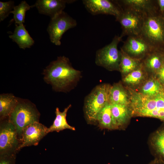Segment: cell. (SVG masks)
<instances>
[{
  "mask_svg": "<svg viewBox=\"0 0 164 164\" xmlns=\"http://www.w3.org/2000/svg\"><path fill=\"white\" fill-rule=\"evenodd\" d=\"M121 39L120 36L116 35L110 43L97 50L95 59L97 65L110 71H119L121 53L118 46Z\"/></svg>",
  "mask_w": 164,
  "mask_h": 164,
  "instance_id": "8992f818",
  "label": "cell"
},
{
  "mask_svg": "<svg viewBox=\"0 0 164 164\" xmlns=\"http://www.w3.org/2000/svg\"><path fill=\"white\" fill-rule=\"evenodd\" d=\"M48 133V128L39 122L29 125L23 131L20 149L25 147L37 145L40 140Z\"/></svg>",
  "mask_w": 164,
  "mask_h": 164,
  "instance_id": "7c38bea8",
  "label": "cell"
},
{
  "mask_svg": "<svg viewBox=\"0 0 164 164\" xmlns=\"http://www.w3.org/2000/svg\"><path fill=\"white\" fill-rule=\"evenodd\" d=\"M121 50L131 57L141 61L154 50L140 35L128 36Z\"/></svg>",
  "mask_w": 164,
  "mask_h": 164,
  "instance_id": "30bf717a",
  "label": "cell"
},
{
  "mask_svg": "<svg viewBox=\"0 0 164 164\" xmlns=\"http://www.w3.org/2000/svg\"><path fill=\"white\" fill-rule=\"evenodd\" d=\"M75 19L64 11L51 18L47 28L51 42L56 46L61 45V39L68 30L77 25Z\"/></svg>",
  "mask_w": 164,
  "mask_h": 164,
  "instance_id": "9c48e42d",
  "label": "cell"
},
{
  "mask_svg": "<svg viewBox=\"0 0 164 164\" xmlns=\"http://www.w3.org/2000/svg\"><path fill=\"white\" fill-rule=\"evenodd\" d=\"M120 50L121 58L119 71L122 77L139 67L142 64V61L131 57L121 50Z\"/></svg>",
  "mask_w": 164,
  "mask_h": 164,
  "instance_id": "d4e9b609",
  "label": "cell"
},
{
  "mask_svg": "<svg viewBox=\"0 0 164 164\" xmlns=\"http://www.w3.org/2000/svg\"><path fill=\"white\" fill-rule=\"evenodd\" d=\"M155 76L160 83L164 86V63Z\"/></svg>",
  "mask_w": 164,
  "mask_h": 164,
  "instance_id": "f1b7e54d",
  "label": "cell"
},
{
  "mask_svg": "<svg viewBox=\"0 0 164 164\" xmlns=\"http://www.w3.org/2000/svg\"><path fill=\"white\" fill-rule=\"evenodd\" d=\"M148 164H164L161 162L156 159H154Z\"/></svg>",
  "mask_w": 164,
  "mask_h": 164,
  "instance_id": "4dcf8cb0",
  "label": "cell"
},
{
  "mask_svg": "<svg viewBox=\"0 0 164 164\" xmlns=\"http://www.w3.org/2000/svg\"><path fill=\"white\" fill-rule=\"evenodd\" d=\"M114 123L116 129L124 130L128 125L132 117L130 105L111 104Z\"/></svg>",
  "mask_w": 164,
  "mask_h": 164,
  "instance_id": "9a60e30c",
  "label": "cell"
},
{
  "mask_svg": "<svg viewBox=\"0 0 164 164\" xmlns=\"http://www.w3.org/2000/svg\"><path fill=\"white\" fill-rule=\"evenodd\" d=\"M32 5H29L26 1H22L18 5L15 6L11 13L13 15V19L15 25H20L23 24L26 12L29 10Z\"/></svg>",
  "mask_w": 164,
  "mask_h": 164,
  "instance_id": "484cf974",
  "label": "cell"
},
{
  "mask_svg": "<svg viewBox=\"0 0 164 164\" xmlns=\"http://www.w3.org/2000/svg\"><path fill=\"white\" fill-rule=\"evenodd\" d=\"M130 102V92L121 81L111 85L109 95V103L129 105Z\"/></svg>",
  "mask_w": 164,
  "mask_h": 164,
  "instance_id": "d6986e66",
  "label": "cell"
},
{
  "mask_svg": "<svg viewBox=\"0 0 164 164\" xmlns=\"http://www.w3.org/2000/svg\"><path fill=\"white\" fill-rule=\"evenodd\" d=\"M15 25L14 32L9 36V38L16 43L21 49L25 50L31 47L34 44V41L24 25Z\"/></svg>",
  "mask_w": 164,
  "mask_h": 164,
  "instance_id": "ffe728a7",
  "label": "cell"
},
{
  "mask_svg": "<svg viewBox=\"0 0 164 164\" xmlns=\"http://www.w3.org/2000/svg\"><path fill=\"white\" fill-rule=\"evenodd\" d=\"M151 152L154 159L164 164V123L151 134L148 140Z\"/></svg>",
  "mask_w": 164,
  "mask_h": 164,
  "instance_id": "2e32d148",
  "label": "cell"
},
{
  "mask_svg": "<svg viewBox=\"0 0 164 164\" xmlns=\"http://www.w3.org/2000/svg\"><path fill=\"white\" fill-rule=\"evenodd\" d=\"M140 35L153 50L164 52V18L160 13L145 16Z\"/></svg>",
  "mask_w": 164,
  "mask_h": 164,
  "instance_id": "3957f363",
  "label": "cell"
},
{
  "mask_svg": "<svg viewBox=\"0 0 164 164\" xmlns=\"http://www.w3.org/2000/svg\"><path fill=\"white\" fill-rule=\"evenodd\" d=\"M0 121V156L16 154L20 142L15 128L9 117Z\"/></svg>",
  "mask_w": 164,
  "mask_h": 164,
  "instance_id": "52a82bcc",
  "label": "cell"
},
{
  "mask_svg": "<svg viewBox=\"0 0 164 164\" xmlns=\"http://www.w3.org/2000/svg\"><path fill=\"white\" fill-rule=\"evenodd\" d=\"M141 61L149 76H155L164 63V52L153 50Z\"/></svg>",
  "mask_w": 164,
  "mask_h": 164,
  "instance_id": "ac0fdd59",
  "label": "cell"
},
{
  "mask_svg": "<svg viewBox=\"0 0 164 164\" xmlns=\"http://www.w3.org/2000/svg\"><path fill=\"white\" fill-rule=\"evenodd\" d=\"M14 3L13 1L6 2H0V21L4 20L13 9Z\"/></svg>",
  "mask_w": 164,
  "mask_h": 164,
  "instance_id": "4316f807",
  "label": "cell"
},
{
  "mask_svg": "<svg viewBox=\"0 0 164 164\" xmlns=\"http://www.w3.org/2000/svg\"><path fill=\"white\" fill-rule=\"evenodd\" d=\"M111 85L103 84L96 86L85 97L84 111L87 121L90 124L97 122L98 116L103 108L109 103Z\"/></svg>",
  "mask_w": 164,
  "mask_h": 164,
  "instance_id": "277c9868",
  "label": "cell"
},
{
  "mask_svg": "<svg viewBox=\"0 0 164 164\" xmlns=\"http://www.w3.org/2000/svg\"><path fill=\"white\" fill-rule=\"evenodd\" d=\"M75 0H38L32 5L36 7L39 12L52 18L63 11L67 3H72Z\"/></svg>",
  "mask_w": 164,
  "mask_h": 164,
  "instance_id": "5bb4252c",
  "label": "cell"
},
{
  "mask_svg": "<svg viewBox=\"0 0 164 164\" xmlns=\"http://www.w3.org/2000/svg\"><path fill=\"white\" fill-rule=\"evenodd\" d=\"M71 106V104L69 105L62 112L60 111L58 108H56V118L52 125L48 128L49 133L55 131L59 132L65 129L75 130V128L70 125L66 120L67 112Z\"/></svg>",
  "mask_w": 164,
  "mask_h": 164,
  "instance_id": "7402d4cb",
  "label": "cell"
},
{
  "mask_svg": "<svg viewBox=\"0 0 164 164\" xmlns=\"http://www.w3.org/2000/svg\"><path fill=\"white\" fill-rule=\"evenodd\" d=\"M157 5L161 14L164 11V0H156Z\"/></svg>",
  "mask_w": 164,
  "mask_h": 164,
  "instance_id": "f546056e",
  "label": "cell"
},
{
  "mask_svg": "<svg viewBox=\"0 0 164 164\" xmlns=\"http://www.w3.org/2000/svg\"><path fill=\"white\" fill-rule=\"evenodd\" d=\"M97 122L102 128L116 130L111 109V104L108 103L101 110L97 118Z\"/></svg>",
  "mask_w": 164,
  "mask_h": 164,
  "instance_id": "cb8c5ba5",
  "label": "cell"
},
{
  "mask_svg": "<svg viewBox=\"0 0 164 164\" xmlns=\"http://www.w3.org/2000/svg\"><path fill=\"white\" fill-rule=\"evenodd\" d=\"M44 79L57 92H67L74 88L81 77L80 71L74 68L69 59L58 57L43 71Z\"/></svg>",
  "mask_w": 164,
  "mask_h": 164,
  "instance_id": "6da1fadb",
  "label": "cell"
},
{
  "mask_svg": "<svg viewBox=\"0 0 164 164\" xmlns=\"http://www.w3.org/2000/svg\"><path fill=\"white\" fill-rule=\"evenodd\" d=\"M130 94V106L133 117H145L159 119L164 123V89L154 96L142 95L128 89Z\"/></svg>",
  "mask_w": 164,
  "mask_h": 164,
  "instance_id": "7a4b0ae2",
  "label": "cell"
},
{
  "mask_svg": "<svg viewBox=\"0 0 164 164\" xmlns=\"http://www.w3.org/2000/svg\"><path fill=\"white\" fill-rule=\"evenodd\" d=\"M82 2L87 10L93 15H109L116 18L122 11L117 0H83Z\"/></svg>",
  "mask_w": 164,
  "mask_h": 164,
  "instance_id": "8fae6325",
  "label": "cell"
},
{
  "mask_svg": "<svg viewBox=\"0 0 164 164\" xmlns=\"http://www.w3.org/2000/svg\"><path fill=\"white\" fill-rule=\"evenodd\" d=\"M164 89V86L155 76H150L141 86L135 91L142 95L151 97L156 95Z\"/></svg>",
  "mask_w": 164,
  "mask_h": 164,
  "instance_id": "44dd1931",
  "label": "cell"
},
{
  "mask_svg": "<svg viewBox=\"0 0 164 164\" xmlns=\"http://www.w3.org/2000/svg\"><path fill=\"white\" fill-rule=\"evenodd\" d=\"M19 99L11 94L0 95V120L8 118L17 104Z\"/></svg>",
  "mask_w": 164,
  "mask_h": 164,
  "instance_id": "603a6c76",
  "label": "cell"
},
{
  "mask_svg": "<svg viewBox=\"0 0 164 164\" xmlns=\"http://www.w3.org/2000/svg\"><path fill=\"white\" fill-rule=\"evenodd\" d=\"M162 17L164 18V11L161 14Z\"/></svg>",
  "mask_w": 164,
  "mask_h": 164,
  "instance_id": "1f68e13d",
  "label": "cell"
},
{
  "mask_svg": "<svg viewBox=\"0 0 164 164\" xmlns=\"http://www.w3.org/2000/svg\"><path fill=\"white\" fill-rule=\"evenodd\" d=\"M149 76L142 63L138 68L122 77L121 82L127 89L135 91L141 86Z\"/></svg>",
  "mask_w": 164,
  "mask_h": 164,
  "instance_id": "e0dca14e",
  "label": "cell"
},
{
  "mask_svg": "<svg viewBox=\"0 0 164 164\" xmlns=\"http://www.w3.org/2000/svg\"><path fill=\"white\" fill-rule=\"evenodd\" d=\"M120 14L115 18L116 20L120 24L122 32L120 36L140 35L143 25L145 15L133 10L122 9Z\"/></svg>",
  "mask_w": 164,
  "mask_h": 164,
  "instance_id": "ba28073f",
  "label": "cell"
},
{
  "mask_svg": "<svg viewBox=\"0 0 164 164\" xmlns=\"http://www.w3.org/2000/svg\"><path fill=\"white\" fill-rule=\"evenodd\" d=\"M16 154L0 156V164H15Z\"/></svg>",
  "mask_w": 164,
  "mask_h": 164,
  "instance_id": "83f0119b",
  "label": "cell"
},
{
  "mask_svg": "<svg viewBox=\"0 0 164 164\" xmlns=\"http://www.w3.org/2000/svg\"><path fill=\"white\" fill-rule=\"evenodd\" d=\"M40 116L34 104L28 101L19 99L9 118L15 128L20 142L24 129L32 123L39 122Z\"/></svg>",
  "mask_w": 164,
  "mask_h": 164,
  "instance_id": "5b68a950",
  "label": "cell"
},
{
  "mask_svg": "<svg viewBox=\"0 0 164 164\" xmlns=\"http://www.w3.org/2000/svg\"><path fill=\"white\" fill-rule=\"evenodd\" d=\"M117 1L122 9L133 10L145 16L160 13L156 0H119Z\"/></svg>",
  "mask_w": 164,
  "mask_h": 164,
  "instance_id": "4fadbf2b",
  "label": "cell"
}]
</instances>
